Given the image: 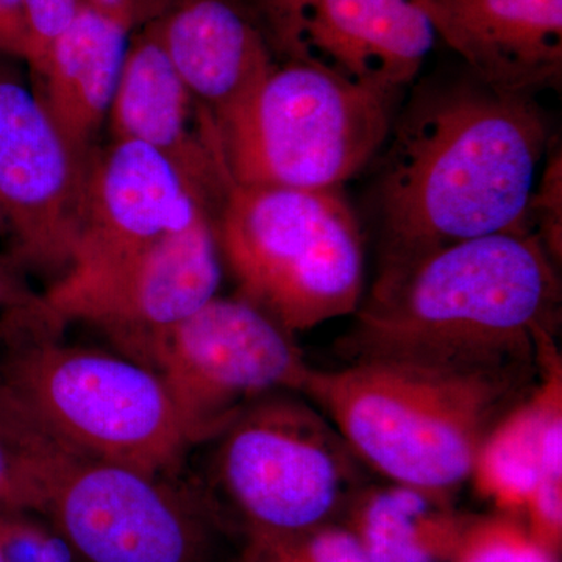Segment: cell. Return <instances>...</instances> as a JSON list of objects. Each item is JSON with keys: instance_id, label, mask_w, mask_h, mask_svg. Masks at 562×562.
<instances>
[{"instance_id": "6da1fadb", "label": "cell", "mask_w": 562, "mask_h": 562, "mask_svg": "<svg viewBox=\"0 0 562 562\" xmlns=\"http://www.w3.org/2000/svg\"><path fill=\"white\" fill-rule=\"evenodd\" d=\"M553 139L535 98L492 90L469 72L414 92L380 165L376 277L453 244L525 232Z\"/></svg>"}, {"instance_id": "7a4b0ae2", "label": "cell", "mask_w": 562, "mask_h": 562, "mask_svg": "<svg viewBox=\"0 0 562 562\" xmlns=\"http://www.w3.org/2000/svg\"><path fill=\"white\" fill-rule=\"evenodd\" d=\"M554 265L528 232L453 244L376 277L338 351L347 362H535L536 336L553 325L560 303Z\"/></svg>"}, {"instance_id": "3957f363", "label": "cell", "mask_w": 562, "mask_h": 562, "mask_svg": "<svg viewBox=\"0 0 562 562\" xmlns=\"http://www.w3.org/2000/svg\"><path fill=\"white\" fill-rule=\"evenodd\" d=\"M538 362L453 368L366 360L322 371L301 392L358 460L386 482L453 495L491 428L535 386Z\"/></svg>"}, {"instance_id": "277c9868", "label": "cell", "mask_w": 562, "mask_h": 562, "mask_svg": "<svg viewBox=\"0 0 562 562\" xmlns=\"http://www.w3.org/2000/svg\"><path fill=\"white\" fill-rule=\"evenodd\" d=\"M63 331L43 299L0 314V401L80 460L179 471L192 442L160 376Z\"/></svg>"}, {"instance_id": "5b68a950", "label": "cell", "mask_w": 562, "mask_h": 562, "mask_svg": "<svg viewBox=\"0 0 562 562\" xmlns=\"http://www.w3.org/2000/svg\"><path fill=\"white\" fill-rule=\"evenodd\" d=\"M222 177L214 232L236 297L291 335L357 312L364 246L341 191L246 187L224 169Z\"/></svg>"}, {"instance_id": "8992f818", "label": "cell", "mask_w": 562, "mask_h": 562, "mask_svg": "<svg viewBox=\"0 0 562 562\" xmlns=\"http://www.w3.org/2000/svg\"><path fill=\"white\" fill-rule=\"evenodd\" d=\"M397 95L277 61L235 109L210 114L211 146L235 183L339 190L383 149Z\"/></svg>"}, {"instance_id": "52a82bcc", "label": "cell", "mask_w": 562, "mask_h": 562, "mask_svg": "<svg viewBox=\"0 0 562 562\" xmlns=\"http://www.w3.org/2000/svg\"><path fill=\"white\" fill-rule=\"evenodd\" d=\"M214 482L243 531L338 522L362 462L338 428L297 392L266 395L217 436Z\"/></svg>"}, {"instance_id": "ba28073f", "label": "cell", "mask_w": 562, "mask_h": 562, "mask_svg": "<svg viewBox=\"0 0 562 562\" xmlns=\"http://www.w3.org/2000/svg\"><path fill=\"white\" fill-rule=\"evenodd\" d=\"M131 360L160 376L192 446L216 439L266 395L299 394L312 368L294 335L239 297H214Z\"/></svg>"}, {"instance_id": "9c48e42d", "label": "cell", "mask_w": 562, "mask_h": 562, "mask_svg": "<svg viewBox=\"0 0 562 562\" xmlns=\"http://www.w3.org/2000/svg\"><path fill=\"white\" fill-rule=\"evenodd\" d=\"M46 519L81 562H213L222 517L211 498L169 476L79 460Z\"/></svg>"}, {"instance_id": "30bf717a", "label": "cell", "mask_w": 562, "mask_h": 562, "mask_svg": "<svg viewBox=\"0 0 562 562\" xmlns=\"http://www.w3.org/2000/svg\"><path fill=\"white\" fill-rule=\"evenodd\" d=\"M13 61L0 57V228L25 272L57 281L72 265L90 161L74 154Z\"/></svg>"}, {"instance_id": "8fae6325", "label": "cell", "mask_w": 562, "mask_h": 562, "mask_svg": "<svg viewBox=\"0 0 562 562\" xmlns=\"http://www.w3.org/2000/svg\"><path fill=\"white\" fill-rule=\"evenodd\" d=\"M221 279L214 221L203 214L109 269L61 277L41 299L61 328L72 322L91 325L131 358L143 344L217 297Z\"/></svg>"}, {"instance_id": "7c38bea8", "label": "cell", "mask_w": 562, "mask_h": 562, "mask_svg": "<svg viewBox=\"0 0 562 562\" xmlns=\"http://www.w3.org/2000/svg\"><path fill=\"white\" fill-rule=\"evenodd\" d=\"M276 58L401 94L436 43L416 0H249Z\"/></svg>"}, {"instance_id": "4fadbf2b", "label": "cell", "mask_w": 562, "mask_h": 562, "mask_svg": "<svg viewBox=\"0 0 562 562\" xmlns=\"http://www.w3.org/2000/svg\"><path fill=\"white\" fill-rule=\"evenodd\" d=\"M203 214L213 217L168 158L138 140L111 139L88 162L79 235L65 276L109 269Z\"/></svg>"}, {"instance_id": "5bb4252c", "label": "cell", "mask_w": 562, "mask_h": 562, "mask_svg": "<svg viewBox=\"0 0 562 562\" xmlns=\"http://www.w3.org/2000/svg\"><path fill=\"white\" fill-rule=\"evenodd\" d=\"M436 38L492 90L531 95L562 80V0H416Z\"/></svg>"}, {"instance_id": "9a60e30c", "label": "cell", "mask_w": 562, "mask_h": 562, "mask_svg": "<svg viewBox=\"0 0 562 562\" xmlns=\"http://www.w3.org/2000/svg\"><path fill=\"white\" fill-rule=\"evenodd\" d=\"M206 116L150 25L133 33L106 120L111 136L138 140L168 158L214 217L224 179Z\"/></svg>"}, {"instance_id": "2e32d148", "label": "cell", "mask_w": 562, "mask_h": 562, "mask_svg": "<svg viewBox=\"0 0 562 562\" xmlns=\"http://www.w3.org/2000/svg\"><path fill=\"white\" fill-rule=\"evenodd\" d=\"M149 25L213 117L241 103L279 61L249 0H172Z\"/></svg>"}, {"instance_id": "e0dca14e", "label": "cell", "mask_w": 562, "mask_h": 562, "mask_svg": "<svg viewBox=\"0 0 562 562\" xmlns=\"http://www.w3.org/2000/svg\"><path fill=\"white\" fill-rule=\"evenodd\" d=\"M541 382L483 439L471 476L495 513L524 517L538 486L562 487V364L552 331L536 338Z\"/></svg>"}, {"instance_id": "ac0fdd59", "label": "cell", "mask_w": 562, "mask_h": 562, "mask_svg": "<svg viewBox=\"0 0 562 562\" xmlns=\"http://www.w3.org/2000/svg\"><path fill=\"white\" fill-rule=\"evenodd\" d=\"M132 32L81 3L31 72L33 90L74 154L90 161L109 120Z\"/></svg>"}, {"instance_id": "d6986e66", "label": "cell", "mask_w": 562, "mask_h": 562, "mask_svg": "<svg viewBox=\"0 0 562 562\" xmlns=\"http://www.w3.org/2000/svg\"><path fill=\"white\" fill-rule=\"evenodd\" d=\"M453 495L408 484H362L338 522L371 562H450L468 514Z\"/></svg>"}, {"instance_id": "ffe728a7", "label": "cell", "mask_w": 562, "mask_h": 562, "mask_svg": "<svg viewBox=\"0 0 562 562\" xmlns=\"http://www.w3.org/2000/svg\"><path fill=\"white\" fill-rule=\"evenodd\" d=\"M79 460L0 401V512L44 516L58 483Z\"/></svg>"}, {"instance_id": "44dd1931", "label": "cell", "mask_w": 562, "mask_h": 562, "mask_svg": "<svg viewBox=\"0 0 562 562\" xmlns=\"http://www.w3.org/2000/svg\"><path fill=\"white\" fill-rule=\"evenodd\" d=\"M235 562L371 561L344 525L328 522L295 531H243Z\"/></svg>"}, {"instance_id": "7402d4cb", "label": "cell", "mask_w": 562, "mask_h": 562, "mask_svg": "<svg viewBox=\"0 0 562 562\" xmlns=\"http://www.w3.org/2000/svg\"><path fill=\"white\" fill-rule=\"evenodd\" d=\"M450 562H561L528 531L522 517L465 516Z\"/></svg>"}, {"instance_id": "603a6c76", "label": "cell", "mask_w": 562, "mask_h": 562, "mask_svg": "<svg viewBox=\"0 0 562 562\" xmlns=\"http://www.w3.org/2000/svg\"><path fill=\"white\" fill-rule=\"evenodd\" d=\"M72 550L38 513L0 512V562H74Z\"/></svg>"}, {"instance_id": "cb8c5ba5", "label": "cell", "mask_w": 562, "mask_h": 562, "mask_svg": "<svg viewBox=\"0 0 562 562\" xmlns=\"http://www.w3.org/2000/svg\"><path fill=\"white\" fill-rule=\"evenodd\" d=\"M561 147H557V139H553L543 161L541 180L536 183L525 210L524 231L538 236L554 262L561 260Z\"/></svg>"}, {"instance_id": "d4e9b609", "label": "cell", "mask_w": 562, "mask_h": 562, "mask_svg": "<svg viewBox=\"0 0 562 562\" xmlns=\"http://www.w3.org/2000/svg\"><path fill=\"white\" fill-rule=\"evenodd\" d=\"M27 18L31 47L27 65L35 72L43 65L50 44L65 32L76 14L81 0H22Z\"/></svg>"}, {"instance_id": "484cf974", "label": "cell", "mask_w": 562, "mask_h": 562, "mask_svg": "<svg viewBox=\"0 0 562 562\" xmlns=\"http://www.w3.org/2000/svg\"><path fill=\"white\" fill-rule=\"evenodd\" d=\"M171 2L172 0H81L85 5L131 32L157 20Z\"/></svg>"}, {"instance_id": "4316f807", "label": "cell", "mask_w": 562, "mask_h": 562, "mask_svg": "<svg viewBox=\"0 0 562 562\" xmlns=\"http://www.w3.org/2000/svg\"><path fill=\"white\" fill-rule=\"evenodd\" d=\"M31 35L22 0H0V57L27 61Z\"/></svg>"}, {"instance_id": "83f0119b", "label": "cell", "mask_w": 562, "mask_h": 562, "mask_svg": "<svg viewBox=\"0 0 562 562\" xmlns=\"http://www.w3.org/2000/svg\"><path fill=\"white\" fill-rule=\"evenodd\" d=\"M41 294L29 286L27 272L9 254L0 255V314L35 305Z\"/></svg>"}]
</instances>
